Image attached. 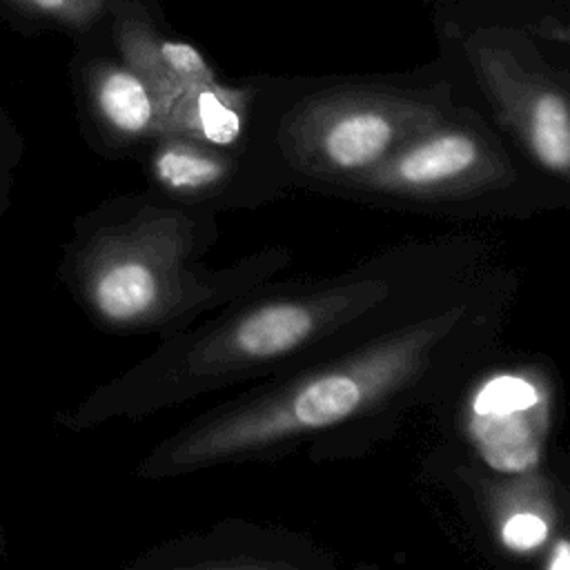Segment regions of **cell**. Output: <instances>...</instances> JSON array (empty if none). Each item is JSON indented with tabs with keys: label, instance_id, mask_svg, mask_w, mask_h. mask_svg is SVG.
<instances>
[{
	"label": "cell",
	"instance_id": "cell-1",
	"mask_svg": "<svg viewBox=\"0 0 570 570\" xmlns=\"http://www.w3.org/2000/svg\"><path fill=\"white\" fill-rule=\"evenodd\" d=\"M512 289L499 274L463 278L403 321L194 416L136 472L165 481L283 456L303 443L314 459L358 454L410 410L448 401L488 361Z\"/></svg>",
	"mask_w": 570,
	"mask_h": 570
},
{
	"label": "cell",
	"instance_id": "cell-2",
	"mask_svg": "<svg viewBox=\"0 0 570 570\" xmlns=\"http://www.w3.org/2000/svg\"><path fill=\"white\" fill-rule=\"evenodd\" d=\"M468 256L472 249L463 243L405 245L327 278L265 283L216 309L209 321L163 336L151 354L56 421L80 432L294 372L436 301L468 278Z\"/></svg>",
	"mask_w": 570,
	"mask_h": 570
},
{
	"label": "cell",
	"instance_id": "cell-3",
	"mask_svg": "<svg viewBox=\"0 0 570 570\" xmlns=\"http://www.w3.org/2000/svg\"><path fill=\"white\" fill-rule=\"evenodd\" d=\"M216 236L212 207L156 191L114 196L73 220L58 276L96 327L169 336L263 287L287 261V249L269 247L209 267Z\"/></svg>",
	"mask_w": 570,
	"mask_h": 570
},
{
	"label": "cell",
	"instance_id": "cell-4",
	"mask_svg": "<svg viewBox=\"0 0 570 570\" xmlns=\"http://www.w3.org/2000/svg\"><path fill=\"white\" fill-rule=\"evenodd\" d=\"M454 109L443 87H327L296 100L258 156L278 185L332 194Z\"/></svg>",
	"mask_w": 570,
	"mask_h": 570
},
{
	"label": "cell",
	"instance_id": "cell-5",
	"mask_svg": "<svg viewBox=\"0 0 570 570\" xmlns=\"http://www.w3.org/2000/svg\"><path fill=\"white\" fill-rule=\"evenodd\" d=\"M537 176L517 151L476 111L456 107L441 122L421 131L372 169L343 183L332 194L441 214L503 212V203L539 205Z\"/></svg>",
	"mask_w": 570,
	"mask_h": 570
},
{
	"label": "cell",
	"instance_id": "cell-6",
	"mask_svg": "<svg viewBox=\"0 0 570 570\" xmlns=\"http://www.w3.org/2000/svg\"><path fill=\"white\" fill-rule=\"evenodd\" d=\"M479 365L456 390L463 441L476 461L501 474L539 470L552 432V376L537 365L481 372Z\"/></svg>",
	"mask_w": 570,
	"mask_h": 570
},
{
	"label": "cell",
	"instance_id": "cell-7",
	"mask_svg": "<svg viewBox=\"0 0 570 570\" xmlns=\"http://www.w3.org/2000/svg\"><path fill=\"white\" fill-rule=\"evenodd\" d=\"M468 60L512 145L546 176L568 183L570 109L566 87L548 69L494 40L472 38Z\"/></svg>",
	"mask_w": 570,
	"mask_h": 570
},
{
	"label": "cell",
	"instance_id": "cell-8",
	"mask_svg": "<svg viewBox=\"0 0 570 570\" xmlns=\"http://www.w3.org/2000/svg\"><path fill=\"white\" fill-rule=\"evenodd\" d=\"M147 169L163 198L218 209L234 198L267 196L281 185L261 163L258 151L227 149L196 138L163 134L149 140Z\"/></svg>",
	"mask_w": 570,
	"mask_h": 570
},
{
	"label": "cell",
	"instance_id": "cell-9",
	"mask_svg": "<svg viewBox=\"0 0 570 570\" xmlns=\"http://www.w3.org/2000/svg\"><path fill=\"white\" fill-rule=\"evenodd\" d=\"M459 476L470 483L472 494L481 497V517L503 552L546 554L550 543L563 534L554 483L543 472L501 474L481 463V472L461 468Z\"/></svg>",
	"mask_w": 570,
	"mask_h": 570
},
{
	"label": "cell",
	"instance_id": "cell-10",
	"mask_svg": "<svg viewBox=\"0 0 570 570\" xmlns=\"http://www.w3.org/2000/svg\"><path fill=\"white\" fill-rule=\"evenodd\" d=\"M80 109L91 145L105 154L158 136V107L145 78L120 58H89L78 73Z\"/></svg>",
	"mask_w": 570,
	"mask_h": 570
},
{
	"label": "cell",
	"instance_id": "cell-11",
	"mask_svg": "<svg viewBox=\"0 0 570 570\" xmlns=\"http://www.w3.org/2000/svg\"><path fill=\"white\" fill-rule=\"evenodd\" d=\"M134 566L138 568H165V570H218V568H332L327 554L309 546L303 537H292L283 532H258L243 528L216 530L209 534H191L185 539L169 541L158 550L147 552Z\"/></svg>",
	"mask_w": 570,
	"mask_h": 570
},
{
	"label": "cell",
	"instance_id": "cell-12",
	"mask_svg": "<svg viewBox=\"0 0 570 570\" xmlns=\"http://www.w3.org/2000/svg\"><path fill=\"white\" fill-rule=\"evenodd\" d=\"M114 40L120 60L138 71L154 91L158 111L180 91L216 80L214 69L194 45L165 38L140 18L120 13L114 22Z\"/></svg>",
	"mask_w": 570,
	"mask_h": 570
},
{
	"label": "cell",
	"instance_id": "cell-13",
	"mask_svg": "<svg viewBox=\"0 0 570 570\" xmlns=\"http://www.w3.org/2000/svg\"><path fill=\"white\" fill-rule=\"evenodd\" d=\"M254 91L218 78L180 91L158 111V136L176 134L227 149H245Z\"/></svg>",
	"mask_w": 570,
	"mask_h": 570
},
{
	"label": "cell",
	"instance_id": "cell-14",
	"mask_svg": "<svg viewBox=\"0 0 570 570\" xmlns=\"http://www.w3.org/2000/svg\"><path fill=\"white\" fill-rule=\"evenodd\" d=\"M118 4L120 0H0V16L9 22L87 31Z\"/></svg>",
	"mask_w": 570,
	"mask_h": 570
},
{
	"label": "cell",
	"instance_id": "cell-15",
	"mask_svg": "<svg viewBox=\"0 0 570 570\" xmlns=\"http://www.w3.org/2000/svg\"><path fill=\"white\" fill-rule=\"evenodd\" d=\"M24 156V138L0 102V223L11 207V194L16 185V171Z\"/></svg>",
	"mask_w": 570,
	"mask_h": 570
},
{
	"label": "cell",
	"instance_id": "cell-16",
	"mask_svg": "<svg viewBox=\"0 0 570 570\" xmlns=\"http://www.w3.org/2000/svg\"><path fill=\"white\" fill-rule=\"evenodd\" d=\"M543 566H546V570H568L570 568V546H568L566 534L557 537L550 543V548L546 550Z\"/></svg>",
	"mask_w": 570,
	"mask_h": 570
},
{
	"label": "cell",
	"instance_id": "cell-17",
	"mask_svg": "<svg viewBox=\"0 0 570 570\" xmlns=\"http://www.w3.org/2000/svg\"><path fill=\"white\" fill-rule=\"evenodd\" d=\"M9 557V537H7V530H4V523L0 519V563Z\"/></svg>",
	"mask_w": 570,
	"mask_h": 570
}]
</instances>
